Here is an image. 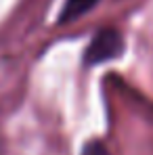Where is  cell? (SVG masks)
Masks as SVG:
<instances>
[{"label": "cell", "instance_id": "cell-1", "mask_svg": "<svg viewBox=\"0 0 153 155\" xmlns=\"http://www.w3.org/2000/svg\"><path fill=\"white\" fill-rule=\"evenodd\" d=\"M122 51H124V40H122L120 31L107 27V29H101L92 38V42L88 44V48L84 52V63L86 65H99V63L120 57Z\"/></svg>", "mask_w": 153, "mask_h": 155}, {"label": "cell", "instance_id": "cell-2", "mask_svg": "<svg viewBox=\"0 0 153 155\" xmlns=\"http://www.w3.org/2000/svg\"><path fill=\"white\" fill-rule=\"evenodd\" d=\"M99 0H65L61 15H59V23H69L76 21L78 17H82L84 13H88Z\"/></svg>", "mask_w": 153, "mask_h": 155}, {"label": "cell", "instance_id": "cell-3", "mask_svg": "<svg viewBox=\"0 0 153 155\" xmlns=\"http://www.w3.org/2000/svg\"><path fill=\"white\" fill-rule=\"evenodd\" d=\"M82 155H107V149L103 147L101 140H92V143H88V145L84 147Z\"/></svg>", "mask_w": 153, "mask_h": 155}]
</instances>
